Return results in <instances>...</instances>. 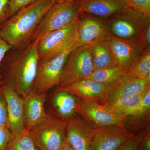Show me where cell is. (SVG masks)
I'll use <instances>...</instances> for the list:
<instances>
[{
  "instance_id": "1",
  "label": "cell",
  "mask_w": 150,
  "mask_h": 150,
  "mask_svg": "<svg viewBox=\"0 0 150 150\" xmlns=\"http://www.w3.org/2000/svg\"><path fill=\"white\" fill-rule=\"evenodd\" d=\"M54 4L53 0H37L21 9L0 25V38L13 48L23 44Z\"/></svg>"
},
{
  "instance_id": "2",
  "label": "cell",
  "mask_w": 150,
  "mask_h": 150,
  "mask_svg": "<svg viewBox=\"0 0 150 150\" xmlns=\"http://www.w3.org/2000/svg\"><path fill=\"white\" fill-rule=\"evenodd\" d=\"M110 34L120 39L137 40L150 47V16L132 7L105 19Z\"/></svg>"
},
{
  "instance_id": "3",
  "label": "cell",
  "mask_w": 150,
  "mask_h": 150,
  "mask_svg": "<svg viewBox=\"0 0 150 150\" xmlns=\"http://www.w3.org/2000/svg\"><path fill=\"white\" fill-rule=\"evenodd\" d=\"M38 40L33 41L12 62L7 85L24 97L32 89L39 61Z\"/></svg>"
},
{
  "instance_id": "4",
  "label": "cell",
  "mask_w": 150,
  "mask_h": 150,
  "mask_svg": "<svg viewBox=\"0 0 150 150\" xmlns=\"http://www.w3.org/2000/svg\"><path fill=\"white\" fill-rule=\"evenodd\" d=\"M30 136L40 150H59L67 143L64 119L46 114L29 131Z\"/></svg>"
},
{
  "instance_id": "5",
  "label": "cell",
  "mask_w": 150,
  "mask_h": 150,
  "mask_svg": "<svg viewBox=\"0 0 150 150\" xmlns=\"http://www.w3.org/2000/svg\"><path fill=\"white\" fill-rule=\"evenodd\" d=\"M77 47L76 39L69 47L58 55L39 60L32 90L38 93H45L54 86L59 85L69 55Z\"/></svg>"
},
{
  "instance_id": "6",
  "label": "cell",
  "mask_w": 150,
  "mask_h": 150,
  "mask_svg": "<svg viewBox=\"0 0 150 150\" xmlns=\"http://www.w3.org/2000/svg\"><path fill=\"white\" fill-rule=\"evenodd\" d=\"M80 11L76 2L54 4L42 19L31 39L38 40L54 30L66 27L80 18Z\"/></svg>"
},
{
  "instance_id": "7",
  "label": "cell",
  "mask_w": 150,
  "mask_h": 150,
  "mask_svg": "<svg viewBox=\"0 0 150 150\" xmlns=\"http://www.w3.org/2000/svg\"><path fill=\"white\" fill-rule=\"evenodd\" d=\"M90 46L77 47L70 53L62 72L60 87L86 79L94 70Z\"/></svg>"
},
{
  "instance_id": "8",
  "label": "cell",
  "mask_w": 150,
  "mask_h": 150,
  "mask_svg": "<svg viewBox=\"0 0 150 150\" xmlns=\"http://www.w3.org/2000/svg\"><path fill=\"white\" fill-rule=\"evenodd\" d=\"M79 20L63 28L49 33L38 40L39 60L58 55L76 41Z\"/></svg>"
},
{
  "instance_id": "9",
  "label": "cell",
  "mask_w": 150,
  "mask_h": 150,
  "mask_svg": "<svg viewBox=\"0 0 150 150\" xmlns=\"http://www.w3.org/2000/svg\"><path fill=\"white\" fill-rule=\"evenodd\" d=\"M75 112L94 128L124 126V120L103 104L91 100L78 99Z\"/></svg>"
},
{
  "instance_id": "10",
  "label": "cell",
  "mask_w": 150,
  "mask_h": 150,
  "mask_svg": "<svg viewBox=\"0 0 150 150\" xmlns=\"http://www.w3.org/2000/svg\"><path fill=\"white\" fill-rule=\"evenodd\" d=\"M105 20L87 13H81L76 30L77 47L91 45L105 40L110 35Z\"/></svg>"
},
{
  "instance_id": "11",
  "label": "cell",
  "mask_w": 150,
  "mask_h": 150,
  "mask_svg": "<svg viewBox=\"0 0 150 150\" xmlns=\"http://www.w3.org/2000/svg\"><path fill=\"white\" fill-rule=\"evenodd\" d=\"M150 88V78L141 79L126 72L114 82L106 85L104 96L99 103L103 104L121 97L141 93Z\"/></svg>"
},
{
  "instance_id": "12",
  "label": "cell",
  "mask_w": 150,
  "mask_h": 150,
  "mask_svg": "<svg viewBox=\"0 0 150 150\" xmlns=\"http://www.w3.org/2000/svg\"><path fill=\"white\" fill-rule=\"evenodd\" d=\"M134 136L123 126L113 125L95 128L89 150H117Z\"/></svg>"
},
{
  "instance_id": "13",
  "label": "cell",
  "mask_w": 150,
  "mask_h": 150,
  "mask_svg": "<svg viewBox=\"0 0 150 150\" xmlns=\"http://www.w3.org/2000/svg\"><path fill=\"white\" fill-rule=\"evenodd\" d=\"M64 119L68 144L75 150H89L95 128L76 113Z\"/></svg>"
},
{
  "instance_id": "14",
  "label": "cell",
  "mask_w": 150,
  "mask_h": 150,
  "mask_svg": "<svg viewBox=\"0 0 150 150\" xmlns=\"http://www.w3.org/2000/svg\"><path fill=\"white\" fill-rule=\"evenodd\" d=\"M1 89L7 107L9 129L13 136L21 134L25 129L23 98L7 85Z\"/></svg>"
},
{
  "instance_id": "15",
  "label": "cell",
  "mask_w": 150,
  "mask_h": 150,
  "mask_svg": "<svg viewBox=\"0 0 150 150\" xmlns=\"http://www.w3.org/2000/svg\"><path fill=\"white\" fill-rule=\"evenodd\" d=\"M106 39L117 66L128 69L136 57L146 48L139 41L120 39L111 34Z\"/></svg>"
},
{
  "instance_id": "16",
  "label": "cell",
  "mask_w": 150,
  "mask_h": 150,
  "mask_svg": "<svg viewBox=\"0 0 150 150\" xmlns=\"http://www.w3.org/2000/svg\"><path fill=\"white\" fill-rule=\"evenodd\" d=\"M81 13L105 19L131 6L129 0H76Z\"/></svg>"
},
{
  "instance_id": "17",
  "label": "cell",
  "mask_w": 150,
  "mask_h": 150,
  "mask_svg": "<svg viewBox=\"0 0 150 150\" xmlns=\"http://www.w3.org/2000/svg\"><path fill=\"white\" fill-rule=\"evenodd\" d=\"M106 85L89 79H85L59 87L69 93L78 99L91 100L99 103L104 96Z\"/></svg>"
},
{
  "instance_id": "18",
  "label": "cell",
  "mask_w": 150,
  "mask_h": 150,
  "mask_svg": "<svg viewBox=\"0 0 150 150\" xmlns=\"http://www.w3.org/2000/svg\"><path fill=\"white\" fill-rule=\"evenodd\" d=\"M45 93H38L31 90L23 97L25 129L29 131L46 117Z\"/></svg>"
},
{
  "instance_id": "19",
  "label": "cell",
  "mask_w": 150,
  "mask_h": 150,
  "mask_svg": "<svg viewBox=\"0 0 150 150\" xmlns=\"http://www.w3.org/2000/svg\"><path fill=\"white\" fill-rule=\"evenodd\" d=\"M150 88L143 92L133 95L121 97L107 103H105L112 112L125 121L134 112L145 95Z\"/></svg>"
},
{
  "instance_id": "20",
  "label": "cell",
  "mask_w": 150,
  "mask_h": 150,
  "mask_svg": "<svg viewBox=\"0 0 150 150\" xmlns=\"http://www.w3.org/2000/svg\"><path fill=\"white\" fill-rule=\"evenodd\" d=\"M90 49L94 70L118 66L106 39L91 45Z\"/></svg>"
},
{
  "instance_id": "21",
  "label": "cell",
  "mask_w": 150,
  "mask_h": 150,
  "mask_svg": "<svg viewBox=\"0 0 150 150\" xmlns=\"http://www.w3.org/2000/svg\"><path fill=\"white\" fill-rule=\"evenodd\" d=\"M78 99L68 92L58 89L53 98V104L61 118L65 119L76 113Z\"/></svg>"
},
{
  "instance_id": "22",
  "label": "cell",
  "mask_w": 150,
  "mask_h": 150,
  "mask_svg": "<svg viewBox=\"0 0 150 150\" xmlns=\"http://www.w3.org/2000/svg\"><path fill=\"white\" fill-rule=\"evenodd\" d=\"M127 72L139 79L150 78V47H147L134 59Z\"/></svg>"
},
{
  "instance_id": "23",
  "label": "cell",
  "mask_w": 150,
  "mask_h": 150,
  "mask_svg": "<svg viewBox=\"0 0 150 150\" xmlns=\"http://www.w3.org/2000/svg\"><path fill=\"white\" fill-rule=\"evenodd\" d=\"M121 66L94 70L86 79H89L102 84L108 85L114 82L128 71Z\"/></svg>"
},
{
  "instance_id": "24",
  "label": "cell",
  "mask_w": 150,
  "mask_h": 150,
  "mask_svg": "<svg viewBox=\"0 0 150 150\" xmlns=\"http://www.w3.org/2000/svg\"><path fill=\"white\" fill-rule=\"evenodd\" d=\"M7 150H39L35 146L29 131L26 129L21 134L13 136Z\"/></svg>"
},
{
  "instance_id": "25",
  "label": "cell",
  "mask_w": 150,
  "mask_h": 150,
  "mask_svg": "<svg viewBox=\"0 0 150 150\" xmlns=\"http://www.w3.org/2000/svg\"><path fill=\"white\" fill-rule=\"evenodd\" d=\"M150 89L148 91L134 112L130 116L139 118L146 115L150 111Z\"/></svg>"
},
{
  "instance_id": "26",
  "label": "cell",
  "mask_w": 150,
  "mask_h": 150,
  "mask_svg": "<svg viewBox=\"0 0 150 150\" xmlns=\"http://www.w3.org/2000/svg\"><path fill=\"white\" fill-rule=\"evenodd\" d=\"M37 0H10L9 4L8 16L11 17L21 9Z\"/></svg>"
},
{
  "instance_id": "27",
  "label": "cell",
  "mask_w": 150,
  "mask_h": 150,
  "mask_svg": "<svg viewBox=\"0 0 150 150\" xmlns=\"http://www.w3.org/2000/svg\"><path fill=\"white\" fill-rule=\"evenodd\" d=\"M0 126L9 128L7 107L4 97L0 87Z\"/></svg>"
},
{
  "instance_id": "28",
  "label": "cell",
  "mask_w": 150,
  "mask_h": 150,
  "mask_svg": "<svg viewBox=\"0 0 150 150\" xmlns=\"http://www.w3.org/2000/svg\"><path fill=\"white\" fill-rule=\"evenodd\" d=\"M13 135L8 127L0 126V150H7Z\"/></svg>"
},
{
  "instance_id": "29",
  "label": "cell",
  "mask_w": 150,
  "mask_h": 150,
  "mask_svg": "<svg viewBox=\"0 0 150 150\" xmlns=\"http://www.w3.org/2000/svg\"><path fill=\"white\" fill-rule=\"evenodd\" d=\"M146 131L142 132L134 136L129 142L122 146L117 150H138L139 146L145 138Z\"/></svg>"
},
{
  "instance_id": "30",
  "label": "cell",
  "mask_w": 150,
  "mask_h": 150,
  "mask_svg": "<svg viewBox=\"0 0 150 150\" xmlns=\"http://www.w3.org/2000/svg\"><path fill=\"white\" fill-rule=\"evenodd\" d=\"M131 7L150 16V0H129Z\"/></svg>"
},
{
  "instance_id": "31",
  "label": "cell",
  "mask_w": 150,
  "mask_h": 150,
  "mask_svg": "<svg viewBox=\"0 0 150 150\" xmlns=\"http://www.w3.org/2000/svg\"><path fill=\"white\" fill-rule=\"evenodd\" d=\"M10 0H0V25L8 18V13Z\"/></svg>"
},
{
  "instance_id": "32",
  "label": "cell",
  "mask_w": 150,
  "mask_h": 150,
  "mask_svg": "<svg viewBox=\"0 0 150 150\" xmlns=\"http://www.w3.org/2000/svg\"><path fill=\"white\" fill-rule=\"evenodd\" d=\"M13 47L0 38V64L6 54Z\"/></svg>"
},
{
  "instance_id": "33",
  "label": "cell",
  "mask_w": 150,
  "mask_h": 150,
  "mask_svg": "<svg viewBox=\"0 0 150 150\" xmlns=\"http://www.w3.org/2000/svg\"><path fill=\"white\" fill-rule=\"evenodd\" d=\"M54 4H70L74 2L76 0H53Z\"/></svg>"
},
{
  "instance_id": "34",
  "label": "cell",
  "mask_w": 150,
  "mask_h": 150,
  "mask_svg": "<svg viewBox=\"0 0 150 150\" xmlns=\"http://www.w3.org/2000/svg\"><path fill=\"white\" fill-rule=\"evenodd\" d=\"M144 147L146 150H150V137H147L145 140Z\"/></svg>"
},
{
  "instance_id": "35",
  "label": "cell",
  "mask_w": 150,
  "mask_h": 150,
  "mask_svg": "<svg viewBox=\"0 0 150 150\" xmlns=\"http://www.w3.org/2000/svg\"><path fill=\"white\" fill-rule=\"evenodd\" d=\"M59 150H75L72 148L68 143H66Z\"/></svg>"
},
{
  "instance_id": "36",
  "label": "cell",
  "mask_w": 150,
  "mask_h": 150,
  "mask_svg": "<svg viewBox=\"0 0 150 150\" xmlns=\"http://www.w3.org/2000/svg\"><path fill=\"white\" fill-rule=\"evenodd\" d=\"M2 78V76L1 75V74H0V87H1V86Z\"/></svg>"
},
{
  "instance_id": "37",
  "label": "cell",
  "mask_w": 150,
  "mask_h": 150,
  "mask_svg": "<svg viewBox=\"0 0 150 150\" xmlns=\"http://www.w3.org/2000/svg\"></svg>"
}]
</instances>
